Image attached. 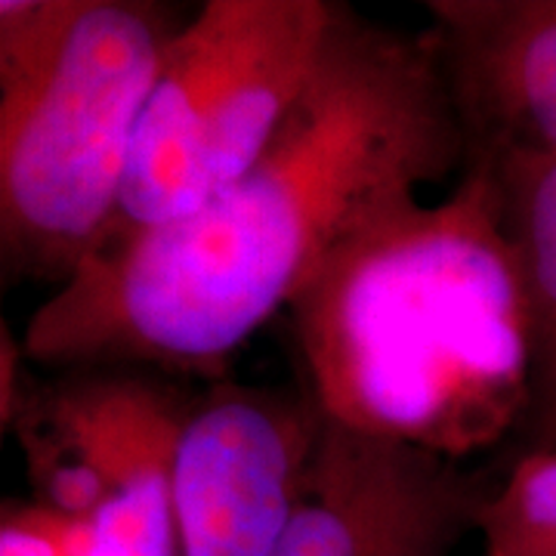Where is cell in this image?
<instances>
[{"label": "cell", "mask_w": 556, "mask_h": 556, "mask_svg": "<svg viewBox=\"0 0 556 556\" xmlns=\"http://www.w3.org/2000/svg\"><path fill=\"white\" fill-rule=\"evenodd\" d=\"M464 164L437 35L340 3L316 75L266 152L199 211L105 241L28 316L25 358L53 371L214 375L340 241Z\"/></svg>", "instance_id": "obj_1"}, {"label": "cell", "mask_w": 556, "mask_h": 556, "mask_svg": "<svg viewBox=\"0 0 556 556\" xmlns=\"http://www.w3.org/2000/svg\"><path fill=\"white\" fill-rule=\"evenodd\" d=\"M288 316L300 393L325 420L457 464L522 433L532 321L489 161L340 241Z\"/></svg>", "instance_id": "obj_2"}, {"label": "cell", "mask_w": 556, "mask_h": 556, "mask_svg": "<svg viewBox=\"0 0 556 556\" xmlns=\"http://www.w3.org/2000/svg\"><path fill=\"white\" fill-rule=\"evenodd\" d=\"M186 20L149 0L0 3L3 281L62 288L100 251L139 118Z\"/></svg>", "instance_id": "obj_3"}, {"label": "cell", "mask_w": 556, "mask_h": 556, "mask_svg": "<svg viewBox=\"0 0 556 556\" xmlns=\"http://www.w3.org/2000/svg\"><path fill=\"white\" fill-rule=\"evenodd\" d=\"M338 13L331 0H204L161 62L105 241L229 189L306 93Z\"/></svg>", "instance_id": "obj_4"}, {"label": "cell", "mask_w": 556, "mask_h": 556, "mask_svg": "<svg viewBox=\"0 0 556 556\" xmlns=\"http://www.w3.org/2000/svg\"><path fill=\"white\" fill-rule=\"evenodd\" d=\"M318 433L321 415L300 390L217 383L192 396L174 457L182 556H273Z\"/></svg>", "instance_id": "obj_5"}, {"label": "cell", "mask_w": 556, "mask_h": 556, "mask_svg": "<svg viewBox=\"0 0 556 556\" xmlns=\"http://www.w3.org/2000/svg\"><path fill=\"white\" fill-rule=\"evenodd\" d=\"M489 492L457 460L321 417L303 495L273 556H455Z\"/></svg>", "instance_id": "obj_6"}, {"label": "cell", "mask_w": 556, "mask_h": 556, "mask_svg": "<svg viewBox=\"0 0 556 556\" xmlns=\"http://www.w3.org/2000/svg\"><path fill=\"white\" fill-rule=\"evenodd\" d=\"M467 161L556 155V0H430Z\"/></svg>", "instance_id": "obj_7"}, {"label": "cell", "mask_w": 556, "mask_h": 556, "mask_svg": "<svg viewBox=\"0 0 556 556\" xmlns=\"http://www.w3.org/2000/svg\"><path fill=\"white\" fill-rule=\"evenodd\" d=\"M504 189L532 321V402L517 452L556 448V155L489 161Z\"/></svg>", "instance_id": "obj_8"}, {"label": "cell", "mask_w": 556, "mask_h": 556, "mask_svg": "<svg viewBox=\"0 0 556 556\" xmlns=\"http://www.w3.org/2000/svg\"><path fill=\"white\" fill-rule=\"evenodd\" d=\"M482 556H556V448L517 452L482 504Z\"/></svg>", "instance_id": "obj_9"}, {"label": "cell", "mask_w": 556, "mask_h": 556, "mask_svg": "<svg viewBox=\"0 0 556 556\" xmlns=\"http://www.w3.org/2000/svg\"><path fill=\"white\" fill-rule=\"evenodd\" d=\"M87 522L65 519L38 501H7L0 514V556H78Z\"/></svg>", "instance_id": "obj_10"}, {"label": "cell", "mask_w": 556, "mask_h": 556, "mask_svg": "<svg viewBox=\"0 0 556 556\" xmlns=\"http://www.w3.org/2000/svg\"><path fill=\"white\" fill-rule=\"evenodd\" d=\"M22 350L20 343L13 340L10 328L3 325V334H0V420H3V430L13 427V420L20 415L22 402L28 396V380L22 378Z\"/></svg>", "instance_id": "obj_11"}]
</instances>
